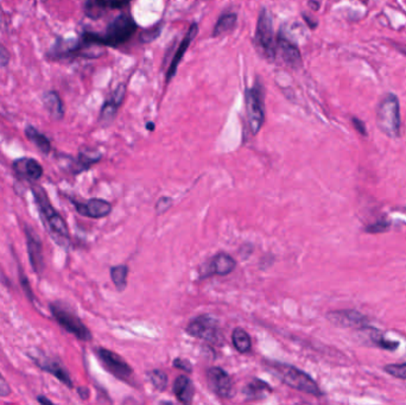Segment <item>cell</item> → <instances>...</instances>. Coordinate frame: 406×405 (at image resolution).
Here are the masks:
<instances>
[{"instance_id": "7", "label": "cell", "mask_w": 406, "mask_h": 405, "mask_svg": "<svg viewBox=\"0 0 406 405\" xmlns=\"http://www.w3.org/2000/svg\"><path fill=\"white\" fill-rule=\"evenodd\" d=\"M246 101V114L248 126L252 135H257L263 126L265 113H264V91L260 83H255L253 87L247 88L245 94Z\"/></svg>"}, {"instance_id": "5", "label": "cell", "mask_w": 406, "mask_h": 405, "mask_svg": "<svg viewBox=\"0 0 406 405\" xmlns=\"http://www.w3.org/2000/svg\"><path fill=\"white\" fill-rule=\"evenodd\" d=\"M50 311H51V315L55 318V321L65 331L74 335L78 340H83V341L92 340V333L87 328L86 325L71 310L68 309L66 306L58 302L51 303L50 304Z\"/></svg>"}, {"instance_id": "9", "label": "cell", "mask_w": 406, "mask_h": 405, "mask_svg": "<svg viewBox=\"0 0 406 405\" xmlns=\"http://www.w3.org/2000/svg\"><path fill=\"white\" fill-rule=\"evenodd\" d=\"M185 331L194 338L207 340L210 343L220 339L218 321L210 315H201L193 318Z\"/></svg>"}, {"instance_id": "32", "label": "cell", "mask_w": 406, "mask_h": 405, "mask_svg": "<svg viewBox=\"0 0 406 405\" xmlns=\"http://www.w3.org/2000/svg\"><path fill=\"white\" fill-rule=\"evenodd\" d=\"M390 228V223L387 220H378L377 223H372L366 227V231L369 233H382Z\"/></svg>"}, {"instance_id": "17", "label": "cell", "mask_w": 406, "mask_h": 405, "mask_svg": "<svg viewBox=\"0 0 406 405\" xmlns=\"http://www.w3.org/2000/svg\"><path fill=\"white\" fill-rule=\"evenodd\" d=\"M197 31H198V26L196 23H194L190 29L188 30V33L185 35V37L183 38V41L180 43L178 49H177L176 54L174 56L173 62L169 67L168 73H167V83H170L173 78H175L176 75L177 67L180 64L182 58L185 56L187 50H188L189 46L192 44V42L194 41V38L196 37Z\"/></svg>"}, {"instance_id": "25", "label": "cell", "mask_w": 406, "mask_h": 405, "mask_svg": "<svg viewBox=\"0 0 406 405\" xmlns=\"http://www.w3.org/2000/svg\"><path fill=\"white\" fill-rule=\"evenodd\" d=\"M271 391L272 390H271L269 384H267L265 381H260V379H253L246 385V388L244 390L245 396H246L248 401H255V399L265 397V395L271 393Z\"/></svg>"}, {"instance_id": "41", "label": "cell", "mask_w": 406, "mask_h": 405, "mask_svg": "<svg viewBox=\"0 0 406 405\" xmlns=\"http://www.w3.org/2000/svg\"><path fill=\"white\" fill-rule=\"evenodd\" d=\"M148 128H150V130H153V124L150 123V124H148Z\"/></svg>"}, {"instance_id": "26", "label": "cell", "mask_w": 406, "mask_h": 405, "mask_svg": "<svg viewBox=\"0 0 406 405\" xmlns=\"http://www.w3.org/2000/svg\"><path fill=\"white\" fill-rule=\"evenodd\" d=\"M237 25V15L235 13H226L219 18L213 30V37H219L221 35L230 33Z\"/></svg>"}, {"instance_id": "35", "label": "cell", "mask_w": 406, "mask_h": 405, "mask_svg": "<svg viewBox=\"0 0 406 405\" xmlns=\"http://www.w3.org/2000/svg\"><path fill=\"white\" fill-rule=\"evenodd\" d=\"M10 393H11V388H10L4 376L0 372V397H8L10 396Z\"/></svg>"}, {"instance_id": "8", "label": "cell", "mask_w": 406, "mask_h": 405, "mask_svg": "<svg viewBox=\"0 0 406 405\" xmlns=\"http://www.w3.org/2000/svg\"><path fill=\"white\" fill-rule=\"evenodd\" d=\"M29 356L33 363L36 364V366L41 368L42 371L48 372L51 376L55 377V378H58V381L63 383L66 386H68L69 389L74 388V383H73L71 378H70L68 370H67L66 366L62 364L58 358L48 356V354H45L44 352L40 351V350H36L35 352H30Z\"/></svg>"}, {"instance_id": "15", "label": "cell", "mask_w": 406, "mask_h": 405, "mask_svg": "<svg viewBox=\"0 0 406 405\" xmlns=\"http://www.w3.org/2000/svg\"><path fill=\"white\" fill-rule=\"evenodd\" d=\"M74 206L78 214L92 219L105 218L112 212L111 203L101 199H90L86 203L74 201Z\"/></svg>"}, {"instance_id": "6", "label": "cell", "mask_w": 406, "mask_h": 405, "mask_svg": "<svg viewBox=\"0 0 406 405\" xmlns=\"http://www.w3.org/2000/svg\"><path fill=\"white\" fill-rule=\"evenodd\" d=\"M255 43L265 58L269 60L276 58L277 42L275 40L272 18L267 8H263L259 13L257 30H255Z\"/></svg>"}, {"instance_id": "14", "label": "cell", "mask_w": 406, "mask_h": 405, "mask_svg": "<svg viewBox=\"0 0 406 405\" xmlns=\"http://www.w3.org/2000/svg\"><path fill=\"white\" fill-rule=\"evenodd\" d=\"M12 169L17 178L28 182H36L43 176V166L40 162L31 157L18 158L12 163Z\"/></svg>"}, {"instance_id": "37", "label": "cell", "mask_w": 406, "mask_h": 405, "mask_svg": "<svg viewBox=\"0 0 406 405\" xmlns=\"http://www.w3.org/2000/svg\"><path fill=\"white\" fill-rule=\"evenodd\" d=\"M174 366L180 370H185V372H192V365L188 360L176 359L174 361Z\"/></svg>"}, {"instance_id": "1", "label": "cell", "mask_w": 406, "mask_h": 405, "mask_svg": "<svg viewBox=\"0 0 406 405\" xmlns=\"http://www.w3.org/2000/svg\"><path fill=\"white\" fill-rule=\"evenodd\" d=\"M137 28L138 25L135 24L131 15L123 13L107 26L105 33H83L81 41L90 46H103L117 48L130 41L137 31Z\"/></svg>"}, {"instance_id": "10", "label": "cell", "mask_w": 406, "mask_h": 405, "mask_svg": "<svg viewBox=\"0 0 406 405\" xmlns=\"http://www.w3.org/2000/svg\"><path fill=\"white\" fill-rule=\"evenodd\" d=\"M95 352L103 368H106L108 372L112 373L115 378L124 381H128L131 378L133 374L131 366L121 356L105 348H98Z\"/></svg>"}, {"instance_id": "18", "label": "cell", "mask_w": 406, "mask_h": 405, "mask_svg": "<svg viewBox=\"0 0 406 405\" xmlns=\"http://www.w3.org/2000/svg\"><path fill=\"white\" fill-rule=\"evenodd\" d=\"M277 51H279L280 58H282L284 62L287 63V66L292 67V68H298L302 64V56H301L300 50L294 43H291L283 36H279L278 37Z\"/></svg>"}, {"instance_id": "19", "label": "cell", "mask_w": 406, "mask_h": 405, "mask_svg": "<svg viewBox=\"0 0 406 405\" xmlns=\"http://www.w3.org/2000/svg\"><path fill=\"white\" fill-rule=\"evenodd\" d=\"M42 101L45 110L49 112L50 117L55 120L63 119L65 117V106L61 96L56 91L45 92L42 96Z\"/></svg>"}, {"instance_id": "42", "label": "cell", "mask_w": 406, "mask_h": 405, "mask_svg": "<svg viewBox=\"0 0 406 405\" xmlns=\"http://www.w3.org/2000/svg\"><path fill=\"white\" fill-rule=\"evenodd\" d=\"M361 1H364V3H366V1H367V0H361Z\"/></svg>"}, {"instance_id": "36", "label": "cell", "mask_w": 406, "mask_h": 405, "mask_svg": "<svg viewBox=\"0 0 406 405\" xmlns=\"http://www.w3.org/2000/svg\"><path fill=\"white\" fill-rule=\"evenodd\" d=\"M10 63V53L1 43H0V67L8 66Z\"/></svg>"}, {"instance_id": "4", "label": "cell", "mask_w": 406, "mask_h": 405, "mask_svg": "<svg viewBox=\"0 0 406 405\" xmlns=\"http://www.w3.org/2000/svg\"><path fill=\"white\" fill-rule=\"evenodd\" d=\"M378 128L382 132L391 138H397L400 130V116H399V103L396 96H386L379 103L377 114Z\"/></svg>"}, {"instance_id": "13", "label": "cell", "mask_w": 406, "mask_h": 405, "mask_svg": "<svg viewBox=\"0 0 406 405\" xmlns=\"http://www.w3.org/2000/svg\"><path fill=\"white\" fill-rule=\"evenodd\" d=\"M207 381L210 385V390L213 391L218 397L228 398L233 397V381L228 376V373L220 368H210L207 371Z\"/></svg>"}, {"instance_id": "39", "label": "cell", "mask_w": 406, "mask_h": 405, "mask_svg": "<svg viewBox=\"0 0 406 405\" xmlns=\"http://www.w3.org/2000/svg\"><path fill=\"white\" fill-rule=\"evenodd\" d=\"M353 124L354 126H355V128H357V131H359V132H360L362 136H366L365 125H364L362 121H360V120H357L354 118Z\"/></svg>"}, {"instance_id": "27", "label": "cell", "mask_w": 406, "mask_h": 405, "mask_svg": "<svg viewBox=\"0 0 406 405\" xmlns=\"http://www.w3.org/2000/svg\"><path fill=\"white\" fill-rule=\"evenodd\" d=\"M232 341H233L234 347L240 353H248L252 347V341H251L250 335L242 328H235L232 334Z\"/></svg>"}, {"instance_id": "30", "label": "cell", "mask_w": 406, "mask_h": 405, "mask_svg": "<svg viewBox=\"0 0 406 405\" xmlns=\"http://www.w3.org/2000/svg\"><path fill=\"white\" fill-rule=\"evenodd\" d=\"M371 340L373 341L374 345L382 350H387V351H396L398 348V341H391V340H386L382 335L379 333L371 335Z\"/></svg>"}, {"instance_id": "16", "label": "cell", "mask_w": 406, "mask_h": 405, "mask_svg": "<svg viewBox=\"0 0 406 405\" xmlns=\"http://www.w3.org/2000/svg\"><path fill=\"white\" fill-rule=\"evenodd\" d=\"M125 94H126V87L124 85H120L119 87L115 89V93L110 96V99H107L106 103H103L100 117H99L100 124L103 126L111 124L115 118L118 108L123 103Z\"/></svg>"}, {"instance_id": "40", "label": "cell", "mask_w": 406, "mask_h": 405, "mask_svg": "<svg viewBox=\"0 0 406 405\" xmlns=\"http://www.w3.org/2000/svg\"><path fill=\"white\" fill-rule=\"evenodd\" d=\"M37 401L38 403H41V404H53V402L48 399V398L44 397V396H38Z\"/></svg>"}, {"instance_id": "21", "label": "cell", "mask_w": 406, "mask_h": 405, "mask_svg": "<svg viewBox=\"0 0 406 405\" xmlns=\"http://www.w3.org/2000/svg\"><path fill=\"white\" fill-rule=\"evenodd\" d=\"M235 261L232 257L226 253H219L218 256L213 258L210 263V275H218V276H226L230 275L235 269Z\"/></svg>"}, {"instance_id": "28", "label": "cell", "mask_w": 406, "mask_h": 405, "mask_svg": "<svg viewBox=\"0 0 406 405\" xmlns=\"http://www.w3.org/2000/svg\"><path fill=\"white\" fill-rule=\"evenodd\" d=\"M128 268L126 265H117L111 269V278L118 291H124L128 286Z\"/></svg>"}, {"instance_id": "29", "label": "cell", "mask_w": 406, "mask_h": 405, "mask_svg": "<svg viewBox=\"0 0 406 405\" xmlns=\"http://www.w3.org/2000/svg\"><path fill=\"white\" fill-rule=\"evenodd\" d=\"M149 378H150L152 385L155 386V389L158 390V391H163V390L167 389L168 377L163 371L153 370V371L149 373Z\"/></svg>"}, {"instance_id": "22", "label": "cell", "mask_w": 406, "mask_h": 405, "mask_svg": "<svg viewBox=\"0 0 406 405\" xmlns=\"http://www.w3.org/2000/svg\"><path fill=\"white\" fill-rule=\"evenodd\" d=\"M101 160V153L94 150H83L78 153V160L73 166V174L78 175L85 170L90 169V166H94Z\"/></svg>"}, {"instance_id": "23", "label": "cell", "mask_w": 406, "mask_h": 405, "mask_svg": "<svg viewBox=\"0 0 406 405\" xmlns=\"http://www.w3.org/2000/svg\"><path fill=\"white\" fill-rule=\"evenodd\" d=\"M25 136L43 155H48L51 151L49 138L44 133L40 132L37 128H33V125H26Z\"/></svg>"}, {"instance_id": "2", "label": "cell", "mask_w": 406, "mask_h": 405, "mask_svg": "<svg viewBox=\"0 0 406 405\" xmlns=\"http://www.w3.org/2000/svg\"><path fill=\"white\" fill-rule=\"evenodd\" d=\"M31 191L37 205L42 221L44 223L45 230L60 246L67 248L69 245L70 234L66 220L63 219L60 213L53 208L48 195L41 186L33 184Z\"/></svg>"}, {"instance_id": "24", "label": "cell", "mask_w": 406, "mask_h": 405, "mask_svg": "<svg viewBox=\"0 0 406 405\" xmlns=\"http://www.w3.org/2000/svg\"><path fill=\"white\" fill-rule=\"evenodd\" d=\"M113 0H86L85 13L90 19H100L105 16L108 8H111Z\"/></svg>"}, {"instance_id": "12", "label": "cell", "mask_w": 406, "mask_h": 405, "mask_svg": "<svg viewBox=\"0 0 406 405\" xmlns=\"http://www.w3.org/2000/svg\"><path fill=\"white\" fill-rule=\"evenodd\" d=\"M25 238H26V248L29 255V261L33 273L36 275H42L44 271V255H43V246L37 233L33 228L25 225Z\"/></svg>"}, {"instance_id": "34", "label": "cell", "mask_w": 406, "mask_h": 405, "mask_svg": "<svg viewBox=\"0 0 406 405\" xmlns=\"http://www.w3.org/2000/svg\"><path fill=\"white\" fill-rule=\"evenodd\" d=\"M21 284L23 286V289H24L25 295H26V298H29L30 301L33 302V300H35V296H33V289H31V286H30L29 279L25 277L24 273L21 270Z\"/></svg>"}, {"instance_id": "33", "label": "cell", "mask_w": 406, "mask_h": 405, "mask_svg": "<svg viewBox=\"0 0 406 405\" xmlns=\"http://www.w3.org/2000/svg\"><path fill=\"white\" fill-rule=\"evenodd\" d=\"M173 205V200L168 198V196H163L160 198L156 203V213L158 215L163 214L168 211L169 208Z\"/></svg>"}, {"instance_id": "3", "label": "cell", "mask_w": 406, "mask_h": 405, "mask_svg": "<svg viewBox=\"0 0 406 405\" xmlns=\"http://www.w3.org/2000/svg\"><path fill=\"white\" fill-rule=\"evenodd\" d=\"M267 368H270L276 376L278 377L284 384L290 386L292 389L301 391V393H308L315 397L323 396L319 385L316 383L308 373L303 372L300 368L291 366V365L282 364L270 361L267 363Z\"/></svg>"}, {"instance_id": "20", "label": "cell", "mask_w": 406, "mask_h": 405, "mask_svg": "<svg viewBox=\"0 0 406 405\" xmlns=\"http://www.w3.org/2000/svg\"><path fill=\"white\" fill-rule=\"evenodd\" d=\"M174 393L176 395L177 399L183 403V404H190L193 402L194 389L193 383L189 379L188 377H177L176 381L174 383Z\"/></svg>"}, {"instance_id": "31", "label": "cell", "mask_w": 406, "mask_h": 405, "mask_svg": "<svg viewBox=\"0 0 406 405\" xmlns=\"http://www.w3.org/2000/svg\"><path fill=\"white\" fill-rule=\"evenodd\" d=\"M384 370H385V372L389 373V374L394 377V378L406 381V363L386 365Z\"/></svg>"}, {"instance_id": "11", "label": "cell", "mask_w": 406, "mask_h": 405, "mask_svg": "<svg viewBox=\"0 0 406 405\" xmlns=\"http://www.w3.org/2000/svg\"><path fill=\"white\" fill-rule=\"evenodd\" d=\"M329 321L341 328H350L357 331L372 329L369 318L354 309L337 310L327 315Z\"/></svg>"}, {"instance_id": "38", "label": "cell", "mask_w": 406, "mask_h": 405, "mask_svg": "<svg viewBox=\"0 0 406 405\" xmlns=\"http://www.w3.org/2000/svg\"><path fill=\"white\" fill-rule=\"evenodd\" d=\"M131 0H113L112 1L111 8H123L126 5L130 4Z\"/></svg>"}]
</instances>
